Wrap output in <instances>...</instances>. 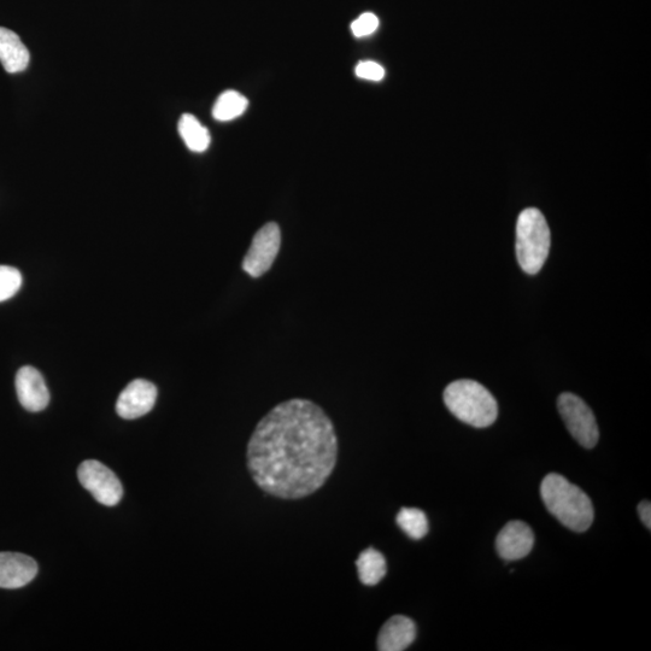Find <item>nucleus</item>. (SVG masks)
<instances>
[{
    "label": "nucleus",
    "instance_id": "ddd939ff",
    "mask_svg": "<svg viewBox=\"0 0 651 651\" xmlns=\"http://www.w3.org/2000/svg\"><path fill=\"white\" fill-rule=\"evenodd\" d=\"M31 55L19 35L8 28L0 27V63L9 74L26 70Z\"/></svg>",
    "mask_w": 651,
    "mask_h": 651
},
{
    "label": "nucleus",
    "instance_id": "6ab92c4d",
    "mask_svg": "<svg viewBox=\"0 0 651 651\" xmlns=\"http://www.w3.org/2000/svg\"><path fill=\"white\" fill-rule=\"evenodd\" d=\"M378 27V17L372 13L362 14L359 19L351 23V31L356 38L368 37L377 31Z\"/></svg>",
    "mask_w": 651,
    "mask_h": 651
},
{
    "label": "nucleus",
    "instance_id": "aec40b11",
    "mask_svg": "<svg viewBox=\"0 0 651 651\" xmlns=\"http://www.w3.org/2000/svg\"><path fill=\"white\" fill-rule=\"evenodd\" d=\"M357 78L369 81H380L384 79L385 69L377 62L362 61L357 64L355 69Z\"/></svg>",
    "mask_w": 651,
    "mask_h": 651
},
{
    "label": "nucleus",
    "instance_id": "f257e3e1",
    "mask_svg": "<svg viewBox=\"0 0 651 651\" xmlns=\"http://www.w3.org/2000/svg\"><path fill=\"white\" fill-rule=\"evenodd\" d=\"M337 453L331 419L315 403L296 398L258 422L248 444V468L268 495L299 500L325 485Z\"/></svg>",
    "mask_w": 651,
    "mask_h": 651
},
{
    "label": "nucleus",
    "instance_id": "412c9836",
    "mask_svg": "<svg viewBox=\"0 0 651 651\" xmlns=\"http://www.w3.org/2000/svg\"><path fill=\"white\" fill-rule=\"evenodd\" d=\"M638 513L641 516L643 524L648 530L651 529V504L649 501L639 503Z\"/></svg>",
    "mask_w": 651,
    "mask_h": 651
},
{
    "label": "nucleus",
    "instance_id": "f03ea898",
    "mask_svg": "<svg viewBox=\"0 0 651 651\" xmlns=\"http://www.w3.org/2000/svg\"><path fill=\"white\" fill-rule=\"evenodd\" d=\"M541 496L551 515L567 529L585 532L590 529L595 513L591 500L582 489L560 474L550 473L541 485Z\"/></svg>",
    "mask_w": 651,
    "mask_h": 651
},
{
    "label": "nucleus",
    "instance_id": "9b49d317",
    "mask_svg": "<svg viewBox=\"0 0 651 651\" xmlns=\"http://www.w3.org/2000/svg\"><path fill=\"white\" fill-rule=\"evenodd\" d=\"M38 565L31 556L0 553V589H20L37 577Z\"/></svg>",
    "mask_w": 651,
    "mask_h": 651
},
{
    "label": "nucleus",
    "instance_id": "7ed1b4c3",
    "mask_svg": "<svg viewBox=\"0 0 651 651\" xmlns=\"http://www.w3.org/2000/svg\"><path fill=\"white\" fill-rule=\"evenodd\" d=\"M444 403L457 419L477 428L489 427L497 419L495 397L482 384L457 380L444 391Z\"/></svg>",
    "mask_w": 651,
    "mask_h": 651
},
{
    "label": "nucleus",
    "instance_id": "9d476101",
    "mask_svg": "<svg viewBox=\"0 0 651 651\" xmlns=\"http://www.w3.org/2000/svg\"><path fill=\"white\" fill-rule=\"evenodd\" d=\"M533 544L535 535L531 527L524 521H510L498 535L496 548L503 560L516 561L529 555Z\"/></svg>",
    "mask_w": 651,
    "mask_h": 651
},
{
    "label": "nucleus",
    "instance_id": "f8f14e48",
    "mask_svg": "<svg viewBox=\"0 0 651 651\" xmlns=\"http://www.w3.org/2000/svg\"><path fill=\"white\" fill-rule=\"evenodd\" d=\"M416 638V626L412 619L395 615L381 627L378 637V650L403 651L412 645Z\"/></svg>",
    "mask_w": 651,
    "mask_h": 651
},
{
    "label": "nucleus",
    "instance_id": "1a4fd4ad",
    "mask_svg": "<svg viewBox=\"0 0 651 651\" xmlns=\"http://www.w3.org/2000/svg\"><path fill=\"white\" fill-rule=\"evenodd\" d=\"M15 384L21 406L28 412L38 413L49 406L50 392L38 369L22 367L16 374Z\"/></svg>",
    "mask_w": 651,
    "mask_h": 651
},
{
    "label": "nucleus",
    "instance_id": "4468645a",
    "mask_svg": "<svg viewBox=\"0 0 651 651\" xmlns=\"http://www.w3.org/2000/svg\"><path fill=\"white\" fill-rule=\"evenodd\" d=\"M178 129L180 137L191 151L201 154L208 150L211 143L210 133L195 116L191 114L181 116Z\"/></svg>",
    "mask_w": 651,
    "mask_h": 651
},
{
    "label": "nucleus",
    "instance_id": "0eeeda50",
    "mask_svg": "<svg viewBox=\"0 0 651 651\" xmlns=\"http://www.w3.org/2000/svg\"><path fill=\"white\" fill-rule=\"evenodd\" d=\"M281 245L280 227L275 222L263 226L255 234L248 254L243 261V269L252 278H260L272 268Z\"/></svg>",
    "mask_w": 651,
    "mask_h": 651
},
{
    "label": "nucleus",
    "instance_id": "f3484780",
    "mask_svg": "<svg viewBox=\"0 0 651 651\" xmlns=\"http://www.w3.org/2000/svg\"><path fill=\"white\" fill-rule=\"evenodd\" d=\"M396 523L409 538L420 541L428 533L427 516L416 508H403L398 513Z\"/></svg>",
    "mask_w": 651,
    "mask_h": 651
},
{
    "label": "nucleus",
    "instance_id": "39448f33",
    "mask_svg": "<svg viewBox=\"0 0 651 651\" xmlns=\"http://www.w3.org/2000/svg\"><path fill=\"white\" fill-rule=\"evenodd\" d=\"M557 408L573 438L586 449L594 448L600 439V431L588 404L582 398L566 392L557 400Z\"/></svg>",
    "mask_w": 651,
    "mask_h": 651
},
{
    "label": "nucleus",
    "instance_id": "6e6552de",
    "mask_svg": "<svg viewBox=\"0 0 651 651\" xmlns=\"http://www.w3.org/2000/svg\"><path fill=\"white\" fill-rule=\"evenodd\" d=\"M157 387L148 380H133L116 402V413L122 419L134 420L151 412L157 400Z\"/></svg>",
    "mask_w": 651,
    "mask_h": 651
},
{
    "label": "nucleus",
    "instance_id": "a211bd4d",
    "mask_svg": "<svg viewBox=\"0 0 651 651\" xmlns=\"http://www.w3.org/2000/svg\"><path fill=\"white\" fill-rule=\"evenodd\" d=\"M22 286V274L14 267L0 266V303L13 298Z\"/></svg>",
    "mask_w": 651,
    "mask_h": 651
},
{
    "label": "nucleus",
    "instance_id": "423d86ee",
    "mask_svg": "<svg viewBox=\"0 0 651 651\" xmlns=\"http://www.w3.org/2000/svg\"><path fill=\"white\" fill-rule=\"evenodd\" d=\"M79 482L103 506L114 507L123 496L120 479L103 463L89 460L78 469Z\"/></svg>",
    "mask_w": 651,
    "mask_h": 651
},
{
    "label": "nucleus",
    "instance_id": "2eb2a0df",
    "mask_svg": "<svg viewBox=\"0 0 651 651\" xmlns=\"http://www.w3.org/2000/svg\"><path fill=\"white\" fill-rule=\"evenodd\" d=\"M357 572L362 584L374 586L384 579L387 572L386 560L378 550L369 548L362 551L356 561Z\"/></svg>",
    "mask_w": 651,
    "mask_h": 651
},
{
    "label": "nucleus",
    "instance_id": "20e7f679",
    "mask_svg": "<svg viewBox=\"0 0 651 651\" xmlns=\"http://www.w3.org/2000/svg\"><path fill=\"white\" fill-rule=\"evenodd\" d=\"M551 234L547 220L536 208L525 209L516 224V257L527 274L541 272L549 256Z\"/></svg>",
    "mask_w": 651,
    "mask_h": 651
},
{
    "label": "nucleus",
    "instance_id": "dca6fc26",
    "mask_svg": "<svg viewBox=\"0 0 651 651\" xmlns=\"http://www.w3.org/2000/svg\"><path fill=\"white\" fill-rule=\"evenodd\" d=\"M249 107V101L237 91H225L216 99L213 117L216 121L227 122L238 119Z\"/></svg>",
    "mask_w": 651,
    "mask_h": 651
}]
</instances>
